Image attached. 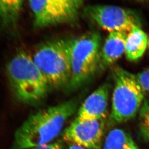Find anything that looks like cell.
Returning a JSON list of instances; mask_svg holds the SVG:
<instances>
[{
  "label": "cell",
  "instance_id": "6da1fadb",
  "mask_svg": "<svg viewBox=\"0 0 149 149\" xmlns=\"http://www.w3.org/2000/svg\"><path fill=\"white\" fill-rule=\"evenodd\" d=\"M71 100L39 111L30 116L15 134L10 149H31L50 143L77 109Z\"/></svg>",
  "mask_w": 149,
  "mask_h": 149
},
{
  "label": "cell",
  "instance_id": "7a4b0ae2",
  "mask_svg": "<svg viewBox=\"0 0 149 149\" xmlns=\"http://www.w3.org/2000/svg\"><path fill=\"white\" fill-rule=\"evenodd\" d=\"M7 74L16 99L26 104L42 101L50 88L47 81L33 61L24 52L16 55L8 64Z\"/></svg>",
  "mask_w": 149,
  "mask_h": 149
},
{
  "label": "cell",
  "instance_id": "3957f363",
  "mask_svg": "<svg viewBox=\"0 0 149 149\" xmlns=\"http://www.w3.org/2000/svg\"><path fill=\"white\" fill-rule=\"evenodd\" d=\"M72 42L65 39L49 42L34 54L33 61L50 87L58 88L69 84Z\"/></svg>",
  "mask_w": 149,
  "mask_h": 149
},
{
  "label": "cell",
  "instance_id": "277c9868",
  "mask_svg": "<svg viewBox=\"0 0 149 149\" xmlns=\"http://www.w3.org/2000/svg\"><path fill=\"white\" fill-rule=\"evenodd\" d=\"M114 87L111 117L112 122L122 123L134 117L143 103L145 92L136 75L121 68L113 71Z\"/></svg>",
  "mask_w": 149,
  "mask_h": 149
},
{
  "label": "cell",
  "instance_id": "5b68a950",
  "mask_svg": "<svg viewBox=\"0 0 149 149\" xmlns=\"http://www.w3.org/2000/svg\"><path fill=\"white\" fill-rule=\"evenodd\" d=\"M101 39L96 32H90L72 40L71 50L70 88L76 89L84 84L100 66Z\"/></svg>",
  "mask_w": 149,
  "mask_h": 149
},
{
  "label": "cell",
  "instance_id": "8992f818",
  "mask_svg": "<svg viewBox=\"0 0 149 149\" xmlns=\"http://www.w3.org/2000/svg\"><path fill=\"white\" fill-rule=\"evenodd\" d=\"M86 15L104 30L110 32L129 33L139 26L137 19L131 11L110 5L91 6L86 8Z\"/></svg>",
  "mask_w": 149,
  "mask_h": 149
},
{
  "label": "cell",
  "instance_id": "52a82bcc",
  "mask_svg": "<svg viewBox=\"0 0 149 149\" xmlns=\"http://www.w3.org/2000/svg\"><path fill=\"white\" fill-rule=\"evenodd\" d=\"M105 119L80 120L76 119L65 129L63 140L86 149H100Z\"/></svg>",
  "mask_w": 149,
  "mask_h": 149
},
{
  "label": "cell",
  "instance_id": "ba28073f",
  "mask_svg": "<svg viewBox=\"0 0 149 149\" xmlns=\"http://www.w3.org/2000/svg\"><path fill=\"white\" fill-rule=\"evenodd\" d=\"M37 26L44 27L70 21L74 15L52 0H29Z\"/></svg>",
  "mask_w": 149,
  "mask_h": 149
},
{
  "label": "cell",
  "instance_id": "9c48e42d",
  "mask_svg": "<svg viewBox=\"0 0 149 149\" xmlns=\"http://www.w3.org/2000/svg\"><path fill=\"white\" fill-rule=\"evenodd\" d=\"M109 85L104 84L88 96L80 107L77 117L80 120L105 119L107 115Z\"/></svg>",
  "mask_w": 149,
  "mask_h": 149
},
{
  "label": "cell",
  "instance_id": "30bf717a",
  "mask_svg": "<svg viewBox=\"0 0 149 149\" xmlns=\"http://www.w3.org/2000/svg\"><path fill=\"white\" fill-rule=\"evenodd\" d=\"M127 33L124 32L109 33L106 40L100 56V63L103 67L110 66L125 53Z\"/></svg>",
  "mask_w": 149,
  "mask_h": 149
},
{
  "label": "cell",
  "instance_id": "8fae6325",
  "mask_svg": "<svg viewBox=\"0 0 149 149\" xmlns=\"http://www.w3.org/2000/svg\"><path fill=\"white\" fill-rule=\"evenodd\" d=\"M146 34L139 27L133 28L127 33L125 41V54L130 61H136L144 55L148 44Z\"/></svg>",
  "mask_w": 149,
  "mask_h": 149
},
{
  "label": "cell",
  "instance_id": "7c38bea8",
  "mask_svg": "<svg viewBox=\"0 0 149 149\" xmlns=\"http://www.w3.org/2000/svg\"><path fill=\"white\" fill-rule=\"evenodd\" d=\"M103 149H138L133 139L122 129L112 130L107 135Z\"/></svg>",
  "mask_w": 149,
  "mask_h": 149
},
{
  "label": "cell",
  "instance_id": "4fadbf2b",
  "mask_svg": "<svg viewBox=\"0 0 149 149\" xmlns=\"http://www.w3.org/2000/svg\"><path fill=\"white\" fill-rule=\"evenodd\" d=\"M23 0H0V15L8 20L15 19L21 10Z\"/></svg>",
  "mask_w": 149,
  "mask_h": 149
},
{
  "label": "cell",
  "instance_id": "5bb4252c",
  "mask_svg": "<svg viewBox=\"0 0 149 149\" xmlns=\"http://www.w3.org/2000/svg\"><path fill=\"white\" fill-rule=\"evenodd\" d=\"M140 129L145 138L149 140V98L146 100L139 111Z\"/></svg>",
  "mask_w": 149,
  "mask_h": 149
},
{
  "label": "cell",
  "instance_id": "9a60e30c",
  "mask_svg": "<svg viewBox=\"0 0 149 149\" xmlns=\"http://www.w3.org/2000/svg\"><path fill=\"white\" fill-rule=\"evenodd\" d=\"M136 77L143 90L149 92V69L139 73Z\"/></svg>",
  "mask_w": 149,
  "mask_h": 149
},
{
  "label": "cell",
  "instance_id": "2e32d148",
  "mask_svg": "<svg viewBox=\"0 0 149 149\" xmlns=\"http://www.w3.org/2000/svg\"><path fill=\"white\" fill-rule=\"evenodd\" d=\"M71 8L77 13L80 7L84 3V0H66Z\"/></svg>",
  "mask_w": 149,
  "mask_h": 149
},
{
  "label": "cell",
  "instance_id": "e0dca14e",
  "mask_svg": "<svg viewBox=\"0 0 149 149\" xmlns=\"http://www.w3.org/2000/svg\"><path fill=\"white\" fill-rule=\"evenodd\" d=\"M52 1L54 2L55 3H56L57 5H58L59 6H60L63 8L65 9V10L69 12L74 15H76L77 13L74 12V11L71 8V7H70L69 5L68 4L66 0H52Z\"/></svg>",
  "mask_w": 149,
  "mask_h": 149
},
{
  "label": "cell",
  "instance_id": "ac0fdd59",
  "mask_svg": "<svg viewBox=\"0 0 149 149\" xmlns=\"http://www.w3.org/2000/svg\"><path fill=\"white\" fill-rule=\"evenodd\" d=\"M31 149H63L61 145L59 143H49L43 146Z\"/></svg>",
  "mask_w": 149,
  "mask_h": 149
},
{
  "label": "cell",
  "instance_id": "d6986e66",
  "mask_svg": "<svg viewBox=\"0 0 149 149\" xmlns=\"http://www.w3.org/2000/svg\"><path fill=\"white\" fill-rule=\"evenodd\" d=\"M68 149H86L83 147H81L80 146L74 145V144H70Z\"/></svg>",
  "mask_w": 149,
  "mask_h": 149
},
{
  "label": "cell",
  "instance_id": "ffe728a7",
  "mask_svg": "<svg viewBox=\"0 0 149 149\" xmlns=\"http://www.w3.org/2000/svg\"><path fill=\"white\" fill-rule=\"evenodd\" d=\"M135 1H138V2H146V1H148L149 0H135Z\"/></svg>",
  "mask_w": 149,
  "mask_h": 149
},
{
  "label": "cell",
  "instance_id": "44dd1931",
  "mask_svg": "<svg viewBox=\"0 0 149 149\" xmlns=\"http://www.w3.org/2000/svg\"><path fill=\"white\" fill-rule=\"evenodd\" d=\"M148 44H149V42H148Z\"/></svg>",
  "mask_w": 149,
  "mask_h": 149
}]
</instances>
